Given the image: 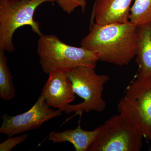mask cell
Returning a JSON list of instances; mask_svg holds the SVG:
<instances>
[{
	"label": "cell",
	"mask_w": 151,
	"mask_h": 151,
	"mask_svg": "<svg viewBox=\"0 0 151 151\" xmlns=\"http://www.w3.org/2000/svg\"><path fill=\"white\" fill-rule=\"evenodd\" d=\"M138 28L130 21L105 25L94 23L81 40V47L95 52L100 61L127 65L137 54Z\"/></svg>",
	"instance_id": "cell-1"
},
{
	"label": "cell",
	"mask_w": 151,
	"mask_h": 151,
	"mask_svg": "<svg viewBox=\"0 0 151 151\" xmlns=\"http://www.w3.org/2000/svg\"><path fill=\"white\" fill-rule=\"evenodd\" d=\"M40 63L45 73L66 72L78 66L96 68L99 61L97 54L81 47L70 46L54 35H43L38 41Z\"/></svg>",
	"instance_id": "cell-2"
},
{
	"label": "cell",
	"mask_w": 151,
	"mask_h": 151,
	"mask_svg": "<svg viewBox=\"0 0 151 151\" xmlns=\"http://www.w3.org/2000/svg\"><path fill=\"white\" fill-rule=\"evenodd\" d=\"M55 0H0V49L13 52L14 33L24 26H29L34 32L40 36V24L34 19L39 6Z\"/></svg>",
	"instance_id": "cell-3"
},
{
	"label": "cell",
	"mask_w": 151,
	"mask_h": 151,
	"mask_svg": "<svg viewBox=\"0 0 151 151\" xmlns=\"http://www.w3.org/2000/svg\"><path fill=\"white\" fill-rule=\"evenodd\" d=\"M95 69L81 66L65 72L72 83L74 93L83 100L79 104L66 106L63 110L66 114L74 112L73 116H81L84 111L102 112L105 110L106 104L103 93L104 85L109 81V77L106 74H97Z\"/></svg>",
	"instance_id": "cell-4"
},
{
	"label": "cell",
	"mask_w": 151,
	"mask_h": 151,
	"mask_svg": "<svg viewBox=\"0 0 151 151\" xmlns=\"http://www.w3.org/2000/svg\"><path fill=\"white\" fill-rule=\"evenodd\" d=\"M119 114L151 140V77H137L118 104Z\"/></svg>",
	"instance_id": "cell-5"
},
{
	"label": "cell",
	"mask_w": 151,
	"mask_h": 151,
	"mask_svg": "<svg viewBox=\"0 0 151 151\" xmlns=\"http://www.w3.org/2000/svg\"><path fill=\"white\" fill-rule=\"evenodd\" d=\"M89 151H139L144 137L139 130L119 114L98 127Z\"/></svg>",
	"instance_id": "cell-6"
},
{
	"label": "cell",
	"mask_w": 151,
	"mask_h": 151,
	"mask_svg": "<svg viewBox=\"0 0 151 151\" xmlns=\"http://www.w3.org/2000/svg\"><path fill=\"white\" fill-rule=\"evenodd\" d=\"M44 97L40 95L28 111L14 116L4 114L0 133L9 137L37 129L44 122L60 116L63 111L52 109Z\"/></svg>",
	"instance_id": "cell-7"
},
{
	"label": "cell",
	"mask_w": 151,
	"mask_h": 151,
	"mask_svg": "<svg viewBox=\"0 0 151 151\" xmlns=\"http://www.w3.org/2000/svg\"><path fill=\"white\" fill-rule=\"evenodd\" d=\"M75 94L72 83L65 72L60 70L49 74L41 93L50 107L63 111L75 100Z\"/></svg>",
	"instance_id": "cell-8"
},
{
	"label": "cell",
	"mask_w": 151,
	"mask_h": 151,
	"mask_svg": "<svg viewBox=\"0 0 151 151\" xmlns=\"http://www.w3.org/2000/svg\"><path fill=\"white\" fill-rule=\"evenodd\" d=\"M133 0H95L90 20L97 24L124 23L129 21Z\"/></svg>",
	"instance_id": "cell-9"
},
{
	"label": "cell",
	"mask_w": 151,
	"mask_h": 151,
	"mask_svg": "<svg viewBox=\"0 0 151 151\" xmlns=\"http://www.w3.org/2000/svg\"><path fill=\"white\" fill-rule=\"evenodd\" d=\"M99 132L98 127L93 131H86L81 129L80 122L77 128L62 132H52L49 135V141L53 143H71L76 151H88L94 142Z\"/></svg>",
	"instance_id": "cell-10"
},
{
	"label": "cell",
	"mask_w": 151,
	"mask_h": 151,
	"mask_svg": "<svg viewBox=\"0 0 151 151\" xmlns=\"http://www.w3.org/2000/svg\"><path fill=\"white\" fill-rule=\"evenodd\" d=\"M137 77H151V23L138 28Z\"/></svg>",
	"instance_id": "cell-11"
},
{
	"label": "cell",
	"mask_w": 151,
	"mask_h": 151,
	"mask_svg": "<svg viewBox=\"0 0 151 151\" xmlns=\"http://www.w3.org/2000/svg\"><path fill=\"white\" fill-rule=\"evenodd\" d=\"M5 52L0 49V98L7 101L14 98L16 90Z\"/></svg>",
	"instance_id": "cell-12"
},
{
	"label": "cell",
	"mask_w": 151,
	"mask_h": 151,
	"mask_svg": "<svg viewBox=\"0 0 151 151\" xmlns=\"http://www.w3.org/2000/svg\"><path fill=\"white\" fill-rule=\"evenodd\" d=\"M129 21L137 27L151 23V0H134Z\"/></svg>",
	"instance_id": "cell-13"
},
{
	"label": "cell",
	"mask_w": 151,
	"mask_h": 151,
	"mask_svg": "<svg viewBox=\"0 0 151 151\" xmlns=\"http://www.w3.org/2000/svg\"><path fill=\"white\" fill-rule=\"evenodd\" d=\"M63 10L70 14L78 7L84 12L86 5V0H55Z\"/></svg>",
	"instance_id": "cell-14"
},
{
	"label": "cell",
	"mask_w": 151,
	"mask_h": 151,
	"mask_svg": "<svg viewBox=\"0 0 151 151\" xmlns=\"http://www.w3.org/2000/svg\"><path fill=\"white\" fill-rule=\"evenodd\" d=\"M28 137V134H24L14 137H9L6 140L0 144V151H10L15 147L26 140Z\"/></svg>",
	"instance_id": "cell-15"
},
{
	"label": "cell",
	"mask_w": 151,
	"mask_h": 151,
	"mask_svg": "<svg viewBox=\"0 0 151 151\" xmlns=\"http://www.w3.org/2000/svg\"></svg>",
	"instance_id": "cell-16"
}]
</instances>
